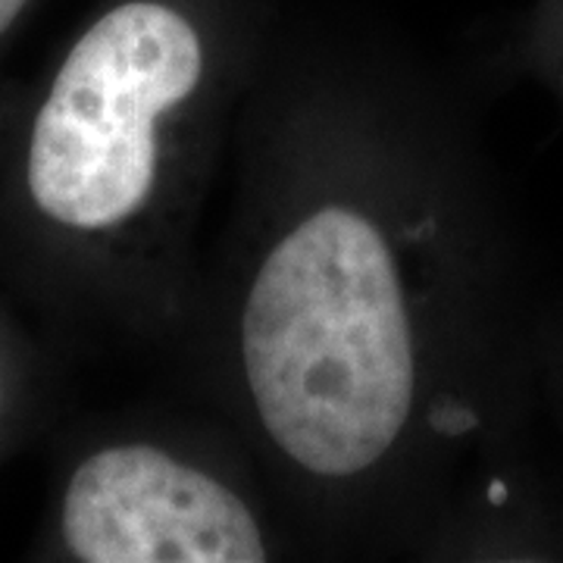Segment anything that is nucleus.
<instances>
[{"instance_id":"f257e3e1","label":"nucleus","mask_w":563,"mask_h":563,"mask_svg":"<svg viewBox=\"0 0 563 563\" xmlns=\"http://www.w3.org/2000/svg\"><path fill=\"white\" fill-rule=\"evenodd\" d=\"M207 81L198 25L117 0L0 117V257L69 301L98 298L166 188L173 125Z\"/></svg>"},{"instance_id":"f03ea898","label":"nucleus","mask_w":563,"mask_h":563,"mask_svg":"<svg viewBox=\"0 0 563 563\" xmlns=\"http://www.w3.org/2000/svg\"><path fill=\"white\" fill-rule=\"evenodd\" d=\"M239 361L263 435L303 476L379 470L420 404V325L398 244L354 201H320L263 251Z\"/></svg>"},{"instance_id":"7ed1b4c3","label":"nucleus","mask_w":563,"mask_h":563,"mask_svg":"<svg viewBox=\"0 0 563 563\" xmlns=\"http://www.w3.org/2000/svg\"><path fill=\"white\" fill-rule=\"evenodd\" d=\"M51 551L76 563H261L273 548L235 485L144 439L85 448L51 510Z\"/></svg>"},{"instance_id":"20e7f679","label":"nucleus","mask_w":563,"mask_h":563,"mask_svg":"<svg viewBox=\"0 0 563 563\" xmlns=\"http://www.w3.org/2000/svg\"><path fill=\"white\" fill-rule=\"evenodd\" d=\"M10 266L0 257V273ZM38 398V354L0 288V457L20 439Z\"/></svg>"},{"instance_id":"39448f33","label":"nucleus","mask_w":563,"mask_h":563,"mask_svg":"<svg viewBox=\"0 0 563 563\" xmlns=\"http://www.w3.org/2000/svg\"><path fill=\"white\" fill-rule=\"evenodd\" d=\"M532 66L544 88L563 101V3L554 7L539 25V35L532 41Z\"/></svg>"}]
</instances>
